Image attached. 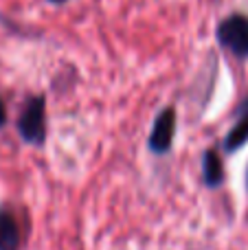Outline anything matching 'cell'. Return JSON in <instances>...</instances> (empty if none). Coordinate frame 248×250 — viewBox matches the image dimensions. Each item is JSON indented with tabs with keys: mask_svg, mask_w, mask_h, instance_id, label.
I'll return each mask as SVG.
<instances>
[{
	"mask_svg": "<svg viewBox=\"0 0 248 250\" xmlns=\"http://www.w3.org/2000/svg\"><path fill=\"white\" fill-rule=\"evenodd\" d=\"M22 248V229L18 215L11 207H0V250H20Z\"/></svg>",
	"mask_w": 248,
	"mask_h": 250,
	"instance_id": "obj_4",
	"label": "cell"
},
{
	"mask_svg": "<svg viewBox=\"0 0 248 250\" xmlns=\"http://www.w3.org/2000/svg\"><path fill=\"white\" fill-rule=\"evenodd\" d=\"M202 178L205 185L209 189H218L224 182V165H222V156L218 154V149H207L202 156Z\"/></svg>",
	"mask_w": 248,
	"mask_h": 250,
	"instance_id": "obj_5",
	"label": "cell"
},
{
	"mask_svg": "<svg viewBox=\"0 0 248 250\" xmlns=\"http://www.w3.org/2000/svg\"><path fill=\"white\" fill-rule=\"evenodd\" d=\"M18 134L26 145H44L46 141V97L44 95H33L26 99L18 117Z\"/></svg>",
	"mask_w": 248,
	"mask_h": 250,
	"instance_id": "obj_1",
	"label": "cell"
},
{
	"mask_svg": "<svg viewBox=\"0 0 248 250\" xmlns=\"http://www.w3.org/2000/svg\"><path fill=\"white\" fill-rule=\"evenodd\" d=\"M218 44L237 60H248V16L246 13H231L215 29Z\"/></svg>",
	"mask_w": 248,
	"mask_h": 250,
	"instance_id": "obj_2",
	"label": "cell"
},
{
	"mask_svg": "<svg viewBox=\"0 0 248 250\" xmlns=\"http://www.w3.org/2000/svg\"><path fill=\"white\" fill-rule=\"evenodd\" d=\"M7 125V105H4L2 97H0V129Z\"/></svg>",
	"mask_w": 248,
	"mask_h": 250,
	"instance_id": "obj_8",
	"label": "cell"
},
{
	"mask_svg": "<svg viewBox=\"0 0 248 250\" xmlns=\"http://www.w3.org/2000/svg\"><path fill=\"white\" fill-rule=\"evenodd\" d=\"M242 114H248V95L240 101V105L235 108V117H242Z\"/></svg>",
	"mask_w": 248,
	"mask_h": 250,
	"instance_id": "obj_7",
	"label": "cell"
},
{
	"mask_svg": "<svg viewBox=\"0 0 248 250\" xmlns=\"http://www.w3.org/2000/svg\"><path fill=\"white\" fill-rule=\"evenodd\" d=\"M46 2H51V4H64V2H68V0H46Z\"/></svg>",
	"mask_w": 248,
	"mask_h": 250,
	"instance_id": "obj_9",
	"label": "cell"
},
{
	"mask_svg": "<svg viewBox=\"0 0 248 250\" xmlns=\"http://www.w3.org/2000/svg\"><path fill=\"white\" fill-rule=\"evenodd\" d=\"M174 134H176V110L174 108H163L156 114L152 125V132L147 138V147L152 154L163 156L171 149L174 145Z\"/></svg>",
	"mask_w": 248,
	"mask_h": 250,
	"instance_id": "obj_3",
	"label": "cell"
},
{
	"mask_svg": "<svg viewBox=\"0 0 248 250\" xmlns=\"http://www.w3.org/2000/svg\"><path fill=\"white\" fill-rule=\"evenodd\" d=\"M246 143H248V114H242V117H237L235 125H233V127L228 129V134L224 136L222 147L227 154H235Z\"/></svg>",
	"mask_w": 248,
	"mask_h": 250,
	"instance_id": "obj_6",
	"label": "cell"
}]
</instances>
